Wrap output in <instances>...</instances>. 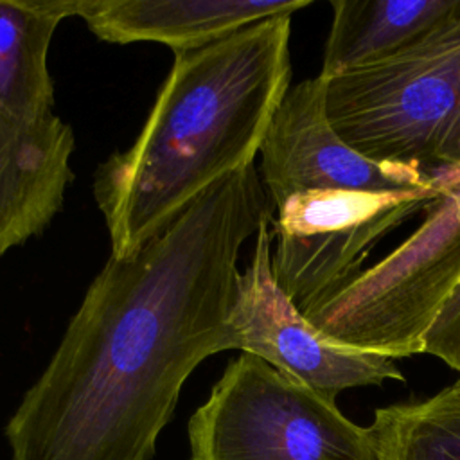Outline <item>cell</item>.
Instances as JSON below:
<instances>
[{
	"label": "cell",
	"instance_id": "6da1fadb",
	"mask_svg": "<svg viewBox=\"0 0 460 460\" xmlns=\"http://www.w3.org/2000/svg\"><path fill=\"white\" fill-rule=\"evenodd\" d=\"M273 210L253 162L110 255L5 426L13 460H151L187 377L232 349L239 250Z\"/></svg>",
	"mask_w": 460,
	"mask_h": 460
},
{
	"label": "cell",
	"instance_id": "7a4b0ae2",
	"mask_svg": "<svg viewBox=\"0 0 460 460\" xmlns=\"http://www.w3.org/2000/svg\"><path fill=\"white\" fill-rule=\"evenodd\" d=\"M291 16L176 52L135 142L93 174L111 255L128 257L208 187L255 162L289 90Z\"/></svg>",
	"mask_w": 460,
	"mask_h": 460
},
{
	"label": "cell",
	"instance_id": "3957f363",
	"mask_svg": "<svg viewBox=\"0 0 460 460\" xmlns=\"http://www.w3.org/2000/svg\"><path fill=\"white\" fill-rule=\"evenodd\" d=\"M327 81V115L370 160L460 164V7L399 54Z\"/></svg>",
	"mask_w": 460,
	"mask_h": 460
},
{
	"label": "cell",
	"instance_id": "277c9868",
	"mask_svg": "<svg viewBox=\"0 0 460 460\" xmlns=\"http://www.w3.org/2000/svg\"><path fill=\"white\" fill-rule=\"evenodd\" d=\"M189 444L190 460H379L370 426L246 352L192 413Z\"/></svg>",
	"mask_w": 460,
	"mask_h": 460
},
{
	"label": "cell",
	"instance_id": "5b68a950",
	"mask_svg": "<svg viewBox=\"0 0 460 460\" xmlns=\"http://www.w3.org/2000/svg\"><path fill=\"white\" fill-rule=\"evenodd\" d=\"M442 192L431 183L401 190H307L289 196L271 223L277 284L311 316L349 288L368 253Z\"/></svg>",
	"mask_w": 460,
	"mask_h": 460
},
{
	"label": "cell",
	"instance_id": "8992f818",
	"mask_svg": "<svg viewBox=\"0 0 460 460\" xmlns=\"http://www.w3.org/2000/svg\"><path fill=\"white\" fill-rule=\"evenodd\" d=\"M271 221H262L237 277L228 316L230 347L334 399L343 390L404 381L394 358L341 343L318 329L280 289L271 268Z\"/></svg>",
	"mask_w": 460,
	"mask_h": 460
},
{
	"label": "cell",
	"instance_id": "52a82bcc",
	"mask_svg": "<svg viewBox=\"0 0 460 460\" xmlns=\"http://www.w3.org/2000/svg\"><path fill=\"white\" fill-rule=\"evenodd\" d=\"M261 178L277 210L307 190H401L429 185L428 171L376 162L349 146L327 115L320 74L289 86L261 142Z\"/></svg>",
	"mask_w": 460,
	"mask_h": 460
},
{
	"label": "cell",
	"instance_id": "ba28073f",
	"mask_svg": "<svg viewBox=\"0 0 460 460\" xmlns=\"http://www.w3.org/2000/svg\"><path fill=\"white\" fill-rule=\"evenodd\" d=\"M74 147V131L58 115L25 120L0 110V257L61 210Z\"/></svg>",
	"mask_w": 460,
	"mask_h": 460
},
{
	"label": "cell",
	"instance_id": "9c48e42d",
	"mask_svg": "<svg viewBox=\"0 0 460 460\" xmlns=\"http://www.w3.org/2000/svg\"><path fill=\"white\" fill-rule=\"evenodd\" d=\"M311 0H79L77 16L108 43L155 41L185 52L243 27L293 14Z\"/></svg>",
	"mask_w": 460,
	"mask_h": 460
},
{
	"label": "cell",
	"instance_id": "30bf717a",
	"mask_svg": "<svg viewBox=\"0 0 460 460\" xmlns=\"http://www.w3.org/2000/svg\"><path fill=\"white\" fill-rule=\"evenodd\" d=\"M428 174L442 194L424 208L419 228L377 261L376 275L401 302L438 311L460 284V164Z\"/></svg>",
	"mask_w": 460,
	"mask_h": 460
},
{
	"label": "cell",
	"instance_id": "8fae6325",
	"mask_svg": "<svg viewBox=\"0 0 460 460\" xmlns=\"http://www.w3.org/2000/svg\"><path fill=\"white\" fill-rule=\"evenodd\" d=\"M320 75L381 63L446 22L460 0H332Z\"/></svg>",
	"mask_w": 460,
	"mask_h": 460
},
{
	"label": "cell",
	"instance_id": "7c38bea8",
	"mask_svg": "<svg viewBox=\"0 0 460 460\" xmlns=\"http://www.w3.org/2000/svg\"><path fill=\"white\" fill-rule=\"evenodd\" d=\"M79 0H0V110L25 120L52 115L49 49Z\"/></svg>",
	"mask_w": 460,
	"mask_h": 460
},
{
	"label": "cell",
	"instance_id": "4fadbf2b",
	"mask_svg": "<svg viewBox=\"0 0 460 460\" xmlns=\"http://www.w3.org/2000/svg\"><path fill=\"white\" fill-rule=\"evenodd\" d=\"M370 428L379 460H460V399L442 390L377 408Z\"/></svg>",
	"mask_w": 460,
	"mask_h": 460
},
{
	"label": "cell",
	"instance_id": "5bb4252c",
	"mask_svg": "<svg viewBox=\"0 0 460 460\" xmlns=\"http://www.w3.org/2000/svg\"><path fill=\"white\" fill-rule=\"evenodd\" d=\"M422 354H431L460 372V284L428 331Z\"/></svg>",
	"mask_w": 460,
	"mask_h": 460
},
{
	"label": "cell",
	"instance_id": "9a60e30c",
	"mask_svg": "<svg viewBox=\"0 0 460 460\" xmlns=\"http://www.w3.org/2000/svg\"><path fill=\"white\" fill-rule=\"evenodd\" d=\"M442 392L447 394V395H451V397H458V399H460V377H458L453 385L446 386Z\"/></svg>",
	"mask_w": 460,
	"mask_h": 460
},
{
	"label": "cell",
	"instance_id": "2e32d148",
	"mask_svg": "<svg viewBox=\"0 0 460 460\" xmlns=\"http://www.w3.org/2000/svg\"><path fill=\"white\" fill-rule=\"evenodd\" d=\"M456 165H458V164H456Z\"/></svg>",
	"mask_w": 460,
	"mask_h": 460
}]
</instances>
